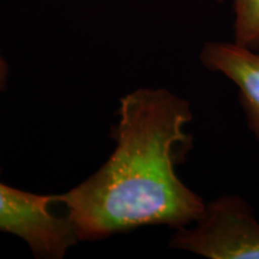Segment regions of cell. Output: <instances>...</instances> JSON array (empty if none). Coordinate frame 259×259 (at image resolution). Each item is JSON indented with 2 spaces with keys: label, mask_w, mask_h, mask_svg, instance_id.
<instances>
[{
  "label": "cell",
  "mask_w": 259,
  "mask_h": 259,
  "mask_svg": "<svg viewBox=\"0 0 259 259\" xmlns=\"http://www.w3.org/2000/svg\"><path fill=\"white\" fill-rule=\"evenodd\" d=\"M232 2L234 10V42L259 51V0Z\"/></svg>",
  "instance_id": "cell-5"
},
{
  "label": "cell",
  "mask_w": 259,
  "mask_h": 259,
  "mask_svg": "<svg viewBox=\"0 0 259 259\" xmlns=\"http://www.w3.org/2000/svg\"><path fill=\"white\" fill-rule=\"evenodd\" d=\"M199 60L236 87L248 128L259 139V51L234 41H211L203 46Z\"/></svg>",
  "instance_id": "cell-4"
},
{
  "label": "cell",
  "mask_w": 259,
  "mask_h": 259,
  "mask_svg": "<svg viewBox=\"0 0 259 259\" xmlns=\"http://www.w3.org/2000/svg\"><path fill=\"white\" fill-rule=\"evenodd\" d=\"M0 171H2V168H0Z\"/></svg>",
  "instance_id": "cell-7"
},
{
  "label": "cell",
  "mask_w": 259,
  "mask_h": 259,
  "mask_svg": "<svg viewBox=\"0 0 259 259\" xmlns=\"http://www.w3.org/2000/svg\"><path fill=\"white\" fill-rule=\"evenodd\" d=\"M9 80V65L6 63L5 58L3 57L0 52V93H3L6 89Z\"/></svg>",
  "instance_id": "cell-6"
},
{
  "label": "cell",
  "mask_w": 259,
  "mask_h": 259,
  "mask_svg": "<svg viewBox=\"0 0 259 259\" xmlns=\"http://www.w3.org/2000/svg\"><path fill=\"white\" fill-rule=\"evenodd\" d=\"M192 119L190 102L167 89L139 88L121 97L113 154L88 179L54 196L79 241L145 226L178 229L199 219L206 203L176 168L192 147L186 132Z\"/></svg>",
  "instance_id": "cell-1"
},
{
  "label": "cell",
  "mask_w": 259,
  "mask_h": 259,
  "mask_svg": "<svg viewBox=\"0 0 259 259\" xmlns=\"http://www.w3.org/2000/svg\"><path fill=\"white\" fill-rule=\"evenodd\" d=\"M54 196L22 191L0 183V232L23 240L34 257L61 259L78 242L67 216L53 211Z\"/></svg>",
  "instance_id": "cell-3"
},
{
  "label": "cell",
  "mask_w": 259,
  "mask_h": 259,
  "mask_svg": "<svg viewBox=\"0 0 259 259\" xmlns=\"http://www.w3.org/2000/svg\"><path fill=\"white\" fill-rule=\"evenodd\" d=\"M169 247L209 259H259V222L244 198L221 196L192 225L176 229Z\"/></svg>",
  "instance_id": "cell-2"
}]
</instances>
